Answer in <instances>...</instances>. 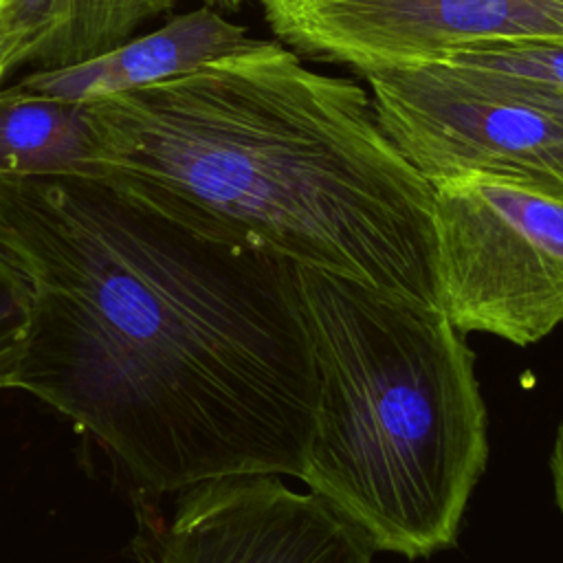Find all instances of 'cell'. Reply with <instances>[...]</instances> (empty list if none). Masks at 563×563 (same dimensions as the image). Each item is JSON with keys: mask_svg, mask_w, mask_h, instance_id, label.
I'll list each match as a JSON object with an SVG mask.
<instances>
[{"mask_svg": "<svg viewBox=\"0 0 563 563\" xmlns=\"http://www.w3.org/2000/svg\"><path fill=\"white\" fill-rule=\"evenodd\" d=\"M31 290L24 389L154 495L301 477L317 369L297 266L73 176H0Z\"/></svg>", "mask_w": 563, "mask_h": 563, "instance_id": "cell-1", "label": "cell"}, {"mask_svg": "<svg viewBox=\"0 0 563 563\" xmlns=\"http://www.w3.org/2000/svg\"><path fill=\"white\" fill-rule=\"evenodd\" d=\"M79 106L95 183L200 233L440 308L433 185L369 90L282 42Z\"/></svg>", "mask_w": 563, "mask_h": 563, "instance_id": "cell-2", "label": "cell"}, {"mask_svg": "<svg viewBox=\"0 0 563 563\" xmlns=\"http://www.w3.org/2000/svg\"><path fill=\"white\" fill-rule=\"evenodd\" d=\"M297 279L317 369L299 479L374 552L455 545L488 460L473 350L440 308L306 266Z\"/></svg>", "mask_w": 563, "mask_h": 563, "instance_id": "cell-3", "label": "cell"}, {"mask_svg": "<svg viewBox=\"0 0 563 563\" xmlns=\"http://www.w3.org/2000/svg\"><path fill=\"white\" fill-rule=\"evenodd\" d=\"M402 156L435 187L479 178L563 200V106L433 62L363 75Z\"/></svg>", "mask_w": 563, "mask_h": 563, "instance_id": "cell-4", "label": "cell"}, {"mask_svg": "<svg viewBox=\"0 0 563 563\" xmlns=\"http://www.w3.org/2000/svg\"><path fill=\"white\" fill-rule=\"evenodd\" d=\"M440 303L462 334L515 345L563 321V200L462 178L433 187Z\"/></svg>", "mask_w": 563, "mask_h": 563, "instance_id": "cell-5", "label": "cell"}, {"mask_svg": "<svg viewBox=\"0 0 563 563\" xmlns=\"http://www.w3.org/2000/svg\"><path fill=\"white\" fill-rule=\"evenodd\" d=\"M279 42L358 75L442 62L475 44L563 42V0H260Z\"/></svg>", "mask_w": 563, "mask_h": 563, "instance_id": "cell-6", "label": "cell"}, {"mask_svg": "<svg viewBox=\"0 0 563 563\" xmlns=\"http://www.w3.org/2000/svg\"><path fill=\"white\" fill-rule=\"evenodd\" d=\"M150 563H372V545L321 497L279 475L227 477L183 490Z\"/></svg>", "mask_w": 563, "mask_h": 563, "instance_id": "cell-7", "label": "cell"}, {"mask_svg": "<svg viewBox=\"0 0 563 563\" xmlns=\"http://www.w3.org/2000/svg\"><path fill=\"white\" fill-rule=\"evenodd\" d=\"M257 42L249 37L244 26L227 20L220 9L200 4L145 35L128 37L97 57L31 70L4 88L20 97L77 106L176 77Z\"/></svg>", "mask_w": 563, "mask_h": 563, "instance_id": "cell-8", "label": "cell"}, {"mask_svg": "<svg viewBox=\"0 0 563 563\" xmlns=\"http://www.w3.org/2000/svg\"><path fill=\"white\" fill-rule=\"evenodd\" d=\"M150 18L141 0H0V64L9 75L70 66L125 42Z\"/></svg>", "mask_w": 563, "mask_h": 563, "instance_id": "cell-9", "label": "cell"}, {"mask_svg": "<svg viewBox=\"0 0 563 563\" xmlns=\"http://www.w3.org/2000/svg\"><path fill=\"white\" fill-rule=\"evenodd\" d=\"M79 147V106L0 88V176H62Z\"/></svg>", "mask_w": 563, "mask_h": 563, "instance_id": "cell-10", "label": "cell"}, {"mask_svg": "<svg viewBox=\"0 0 563 563\" xmlns=\"http://www.w3.org/2000/svg\"><path fill=\"white\" fill-rule=\"evenodd\" d=\"M442 62L563 106V42H488L468 46Z\"/></svg>", "mask_w": 563, "mask_h": 563, "instance_id": "cell-11", "label": "cell"}, {"mask_svg": "<svg viewBox=\"0 0 563 563\" xmlns=\"http://www.w3.org/2000/svg\"><path fill=\"white\" fill-rule=\"evenodd\" d=\"M29 321V284L15 262L0 249V389L18 387Z\"/></svg>", "mask_w": 563, "mask_h": 563, "instance_id": "cell-12", "label": "cell"}, {"mask_svg": "<svg viewBox=\"0 0 563 563\" xmlns=\"http://www.w3.org/2000/svg\"><path fill=\"white\" fill-rule=\"evenodd\" d=\"M550 468H552V484H554V501H556L559 510L563 512V422L556 433L554 451L550 457Z\"/></svg>", "mask_w": 563, "mask_h": 563, "instance_id": "cell-13", "label": "cell"}, {"mask_svg": "<svg viewBox=\"0 0 563 563\" xmlns=\"http://www.w3.org/2000/svg\"><path fill=\"white\" fill-rule=\"evenodd\" d=\"M145 4V9L150 11V15H161L165 11H169L178 0H141Z\"/></svg>", "mask_w": 563, "mask_h": 563, "instance_id": "cell-14", "label": "cell"}, {"mask_svg": "<svg viewBox=\"0 0 563 563\" xmlns=\"http://www.w3.org/2000/svg\"><path fill=\"white\" fill-rule=\"evenodd\" d=\"M202 4H209L213 9H238L240 4H244L246 0H200Z\"/></svg>", "mask_w": 563, "mask_h": 563, "instance_id": "cell-15", "label": "cell"}, {"mask_svg": "<svg viewBox=\"0 0 563 563\" xmlns=\"http://www.w3.org/2000/svg\"><path fill=\"white\" fill-rule=\"evenodd\" d=\"M7 77H9V73H7V68H4V66H2V64H0V88H2V86H4V79H7Z\"/></svg>", "mask_w": 563, "mask_h": 563, "instance_id": "cell-16", "label": "cell"}]
</instances>
